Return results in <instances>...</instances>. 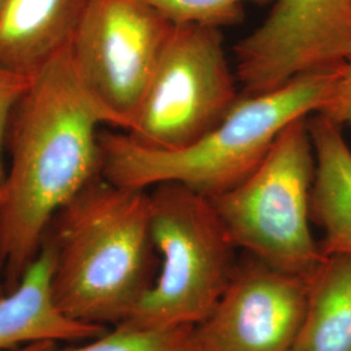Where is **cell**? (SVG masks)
I'll return each mask as SVG.
<instances>
[{"label": "cell", "instance_id": "cell-2", "mask_svg": "<svg viewBox=\"0 0 351 351\" xmlns=\"http://www.w3.org/2000/svg\"><path fill=\"white\" fill-rule=\"evenodd\" d=\"M53 301L75 322L117 326L133 315L156 278L150 197L98 176L51 220Z\"/></svg>", "mask_w": 351, "mask_h": 351}, {"label": "cell", "instance_id": "cell-20", "mask_svg": "<svg viewBox=\"0 0 351 351\" xmlns=\"http://www.w3.org/2000/svg\"><path fill=\"white\" fill-rule=\"evenodd\" d=\"M4 1H5V0H0V8H1V5L4 4Z\"/></svg>", "mask_w": 351, "mask_h": 351}, {"label": "cell", "instance_id": "cell-18", "mask_svg": "<svg viewBox=\"0 0 351 351\" xmlns=\"http://www.w3.org/2000/svg\"><path fill=\"white\" fill-rule=\"evenodd\" d=\"M58 350V342L53 341H42V342H34L30 345H25L17 349L10 351H56Z\"/></svg>", "mask_w": 351, "mask_h": 351}, {"label": "cell", "instance_id": "cell-7", "mask_svg": "<svg viewBox=\"0 0 351 351\" xmlns=\"http://www.w3.org/2000/svg\"><path fill=\"white\" fill-rule=\"evenodd\" d=\"M173 25L143 0H88L69 59L104 124L133 126Z\"/></svg>", "mask_w": 351, "mask_h": 351}, {"label": "cell", "instance_id": "cell-14", "mask_svg": "<svg viewBox=\"0 0 351 351\" xmlns=\"http://www.w3.org/2000/svg\"><path fill=\"white\" fill-rule=\"evenodd\" d=\"M58 351V350H56ZM60 351H203L195 326L137 329L113 326L101 336Z\"/></svg>", "mask_w": 351, "mask_h": 351}, {"label": "cell", "instance_id": "cell-10", "mask_svg": "<svg viewBox=\"0 0 351 351\" xmlns=\"http://www.w3.org/2000/svg\"><path fill=\"white\" fill-rule=\"evenodd\" d=\"M88 0H5L0 68L29 78L69 49Z\"/></svg>", "mask_w": 351, "mask_h": 351}, {"label": "cell", "instance_id": "cell-15", "mask_svg": "<svg viewBox=\"0 0 351 351\" xmlns=\"http://www.w3.org/2000/svg\"><path fill=\"white\" fill-rule=\"evenodd\" d=\"M172 24L226 27L243 21L245 4L268 5L274 0H143Z\"/></svg>", "mask_w": 351, "mask_h": 351}, {"label": "cell", "instance_id": "cell-17", "mask_svg": "<svg viewBox=\"0 0 351 351\" xmlns=\"http://www.w3.org/2000/svg\"><path fill=\"white\" fill-rule=\"evenodd\" d=\"M317 113L339 125H351V58L339 66L333 90L323 110Z\"/></svg>", "mask_w": 351, "mask_h": 351}, {"label": "cell", "instance_id": "cell-4", "mask_svg": "<svg viewBox=\"0 0 351 351\" xmlns=\"http://www.w3.org/2000/svg\"><path fill=\"white\" fill-rule=\"evenodd\" d=\"M149 197L151 236L160 267L150 291L120 326H198L234 274L237 246L210 198L177 182L156 185Z\"/></svg>", "mask_w": 351, "mask_h": 351}, {"label": "cell", "instance_id": "cell-6", "mask_svg": "<svg viewBox=\"0 0 351 351\" xmlns=\"http://www.w3.org/2000/svg\"><path fill=\"white\" fill-rule=\"evenodd\" d=\"M221 29L173 25L133 126L139 146L178 151L219 125L239 101Z\"/></svg>", "mask_w": 351, "mask_h": 351}, {"label": "cell", "instance_id": "cell-19", "mask_svg": "<svg viewBox=\"0 0 351 351\" xmlns=\"http://www.w3.org/2000/svg\"><path fill=\"white\" fill-rule=\"evenodd\" d=\"M5 289H4V284H3V277H1V272H0V298L5 295Z\"/></svg>", "mask_w": 351, "mask_h": 351}, {"label": "cell", "instance_id": "cell-11", "mask_svg": "<svg viewBox=\"0 0 351 351\" xmlns=\"http://www.w3.org/2000/svg\"><path fill=\"white\" fill-rule=\"evenodd\" d=\"M53 263V250L43 241L20 284L0 298V350L42 341L85 342L108 330L75 322L59 310L51 290Z\"/></svg>", "mask_w": 351, "mask_h": 351}, {"label": "cell", "instance_id": "cell-16", "mask_svg": "<svg viewBox=\"0 0 351 351\" xmlns=\"http://www.w3.org/2000/svg\"><path fill=\"white\" fill-rule=\"evenodd\" d=\"M30 84L32 78L0 68V188L7 172L3 151L7 142L10 121L16 106L25 95Z\"/></svg>", "mask_w": 351, "mask_h": 351}, {"label": "cell", "instance_id": "cell-9", "mask_svg": "<svg viewBox=\"0 0 351 351\" xmlns=\"http://www.w3.org/2000/svg\"><path fill=\"white\" fill-rule=\"evenodd\" d=\"M308 276L245 252L213 311L195 326L202 350H293L306 314Z\"/></svg>", "mask_w": 351, "mask_h": 351}, {"label": "cell", "instance_id": "cell-3", "mask_svg": "<svg viewBox=\"0 0 351 351\" xmlns=\"http://www.w3.org/2000/svg\"><path fill=\"white\" fill-rule=\"evenodd\" d=\"M339 68L295 75L261 94H241L219 125L182 150H151L125 132H101V177L142 190L177 182L210 199L217 197L258 168L289 124L323 110Z\"/></svg>", "mask_w": 351, "mask_h": 351}, {"label": "cell", "instance_id": "cell-1", "mask_svg": "<svg viewBox=\"0 0 351 351\" xmlns=\"http://www.w3.org/2000/svg\"><path fill=\"white\" fill-rule=\"evenodd\" d=\"M101 112L75 78L69 49L32 77L10 121L11 162L0 188L7 293L37 258L55 213L101 176Z\"/></svg>", "mask_w": 351, "mask_h": 351}, {"label": "cell", "instance_id": "cell-8", "mask_svg": "<svg viewBox=\"0 0 351 351\" xmlns=\"http://www.w3.org/2000/svg\"><path fill=\"white\" fill-rule=\"evenodd\" d=\"M243 95L351 58V0H274L267 19L234 46Z\"/></svg>", "mask_w": 351, "mask_h": 351}, {"label": "cell", "instance_id": "cell-5", "mask_svg": "<svg viewBox=\"0 0 351 351\" xmlns=\"http://www.w3.org/2000/svg\"><path fill=\"white\" fill-rule=\"evenodd\" d=\"M307 119L289 124L245 181L211 198L237 249L303 276L323 259L311 232L315 154Z\"/></svg>", "mask_w": 351, "mask_h": 351}, {"label": "cell", "instance_id": "cell-13", "mask_svg": "<svg viewBox=\"0 0 351 351\" xmlns=\"http://www.w3.org/2000/svg\"><path fill=\"white\" fill-rule=\"evenodd\" d=\"M291 351H351V255H323L308 276V297Z\"/></svg>", "mask_w": 351, "mask_h": 351}, {"label": "cell", "instance_id": "cell-12", "mask_svg": "<svg viewBox=\"0 0 351 351\" xmlns=\"http://www.w3.org/2000/svg\"><path fill=\"white\" fill-rule=\"evenodd\" d=\"M315 154L311 221L323 232V255H351V150L342 125L322 113L307 120Z\"/></svg>", "mask_w": 351, "mask_h": 351}]
</instances>
